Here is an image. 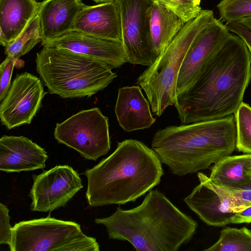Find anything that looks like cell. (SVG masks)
<instances>
[{"instance_id": "6da1fadb", "label": "cell", "mask_w": 251, "mask_h": 251, "mask_svg": "<svg viewBox=\"0 0 251 251\" xmlns=\"http://www.w3.org/2000/svg\"><path fill=\"white\" fill-rule=\"evenodd\" d=\"M251 78V54L245 41L229 33L192 85L174 105L182 125L216 120L236 112Z\"/></svg>"}, {"instance_id": "7a4b0ae2", "label": "cell", "mask_w": 251, "mask_h": 251, "mask_svg": "<svg viewBox=\"0 0 251 251\" xmlns=\"http://www.w3.org/2000/svg\"><path fill=\"white\" fill-rule=\"evenodd\" d=\"M95 222L105 226L109 239L128 241L138 251H177L198 226L157 190L148 192L140 205L128 210L118 207Z\"/></svg>"}, {"instance_id": "3957f363", "label": "cell", "mask_w": 251, "mask_h": 251, "mask_svg": "<svg viewBox=\"0 0 251 251\" xmlns=\"http://www.w3.org/2000/svg\"><path fill=\"white\" fill-rule=\"evenodd\" d=\"M164 174L156 152L142 142L126 139L84 175L89 205L98 207L134 202L158 185Z\"/></svg>"}, {"instance_id": "277c9868", "label": "cell", "mask_w": 251, "mask_h": 251, "mask_svg": "<svg viewBox=\"0 0 251 251\" xmlns=\"http://www.w3.org/2000/svg\"><path fill=\"white\" fill-rule=\"evenodd\" d=\"M236 144L235 116L231 115L160 129L152 137L151 149L173 174L183 176L231 155Z\"/></svg>"}, {"instance_id": "5b68a950", "label": "cell", "mask_w": 251, "mask_h": 251, "mask_svg": "<svg viewBox=\"0 0 251 251\" xmlns=\"http://www.w3.org/2000/svg\"><path fill=\"white\" fill-rule=\"evenodd\" d=\"M35 62L49 93L63 98L91 97L117 76L106 63L65 49L43 47Z\"/></svg>"}, {"instance_id": "8992f818", "label": "cell", "mask_w": 251, "mask_h": 251, "mask_svg": "<svg viewBox=\"0 0 251 251\" xmlns=\"http://www.w3.org/2000/svg\"><path fill=\"white\" fill-rule=\"evenodd\" d=\"M214 18L212 10L201 11L195 18L186 23L165 50L137 78L136 83L143 89L151 112L160 117L176 101L179 71L189 49L200 33Z\"/></svg>"}, {"instance_id": "52a82bcc", "label": "cell", "mask_w": 251, "mask_h": 251, "mask_svg": "<svg viewBox=\"0 0 251 251\" xmlns=\"http://www.w3.org/2000/svg\"><path fill=\"white\" fill-rule=\"evenodd\" d=\"M10 251H99L96 239L80 225L47 217L22 221L12 228Z\"/></svg>"}, {"instance_id": "ba28073f", "label": "cell", "mask_w": 251, "mask_h": 251, "mask_svg": "<svg viewBox=\"0 0 251 251\" xmlns=\"http://www.w3.org/2000/svg\"><path fill=\"white\" fill-rule=\"evenodd\" d=\"M54 136L88 160L96 161L110 149L108 119L97 107L81 110L57 123Z\"/></svg>"}, {"instance_id": "9c48e42d", "label": "cell", "mask_w": 251, "mask_h": 251, "mask_svg": "<svg viewBox=\"0 0 251 251\" xmlns=\"http://www.w3.org/2000/svg\"><path fill=\"white\" fill-rule=\"evenodd\" d=\"M121 20L122 44L127 61L150 66L155 57L150 38V15L153 0H117Z\"/></svg>"}, {"instance_id": "30bf717a", "label": "cell", "mask_w": 251, "mask_h": 251, "mask_svg": "<svg viewBox=\"0 0 251 251\" xmlns=\"http://www.w3.org/2000/svg\"><path fill=\"white\" fill-rule=\"evenodd\" d=\"M32 178V211L50 212L63 207L83 187L78 173L67 165H56Z\"/></svg>"}, {"instance_id": "8fae6325", "label": "cell", "mask_w": 251, "mask_h": 251, "mask_svg": "<svg viewBox=\"0 0 251 251\" xmlns=\"http://www.w3.org/2000/svg\"><path fill=\"white\" fill-rule=\"evenodd\" d=\"M46 93L42 82L37 76L27 72L17 75L1 101L0 118L2 125L11 129L30 124L41 108Z\"/></svg>"}, {"instance_id": "7c38bea8", "label": "cell", "mask_w": 251, "mask_h": 251, "mask_svg": "<svg viewBox=\"0 0 251 251\" xmlns=\"http://www.w3.org/2000/svg\"><path fill=\"white\" fill-rule=\"evenodd\" d=\"M221 20L214 18L189 49L180 68L177 95L188 89L229 33Z\"/></svg>"}, {"instance_id": "4fadbf2b", "label": "cell", "mask_w": 251, "mask_h": 251, "mask_svg": "<svg viewBox=\"0 0 251 251\" xmlns=\"http://www.w3.org/2000/svg\"><path fill=\"white\" fill-rule=\"evenodd\" d=\"M198 176L200 184L184 198L185 202L208 226H223L230 224L235 212L229 197L203 173L199 172Z\"/></svg>"}, {"instance_id": "5bb4252c", "label": "cell", "mask_w": 251, "mask_h": 251, "mask_svg": "<svg viewBox=\"0 0 251 251\" xmlns=\"http://www.w3.org/2000/svg\"><path fill=\"white\" fill-rule=\"evenodd\" d=\"M43 47L65 49L103 61L112 68L127 62L122 42L72 30L55 38L41 42Z\"/></svg>"}, {"instance_id": "9a60e30c", "label": "cell", "mask_w": 251, "mask_h": 251, "mask_svg": "<svg viewBox=\"0 0 251 251\" xmlns=\"http://www.w3.org/2000/svg\"><path fill=\"white\" fill-rule=\"evenodd\" d=\"M45 150L23 136L3 135L0 139V170L6 173L45 168Z\"/></svg>"}, {"instance_id": "2e32d148", "label": "cell", "mask_w": 251, "mask_h": 251, "mask_svg": "<svg viewBox=\"0 0 251 251\" xmlns=\"http://www.w3.org/2000/svg\"><path fill=\"white\" fill-rule=\"evenodd\" d=\"M73 29L122 42L121 16L117 1L85 5L77 15Z\"/></svg>"}, {"instance_id": "e0dca14e", "label": "cell", "mask_w": 251, "mask_h": 251, "mask_svg": "<svg viewBox=\"0 0 251 251\" xmlns=\"http://www.w3.org/2000/svg\"><path fill=\"white\" fill-rule=\"evenodd\" d=\"M150 105L140 86L120 88L115 108L119 125L126 132L150 127L156 121Z\"/></svg>"}, {"instance_id": "ac0fdd59", "label": "cell", "mask_w": 251, "mask_h": 251, "mask_svg": "<svg viewBox=\"0 0 251 251\" xmlns=\"http://www.w3.org/2000/svg\"><path fill=\"white\" fill-rule=\"evenodd\" d=\"M85 6L81 0H44L40 2L37 15L43 33L42 41L55 38L73 30L78 14Z\"/></svg>"}, {"instance_id": "d6986e66", "label": "cell", "mask_w": 251, "mask_h": 251, "mask_svg": "<svg viewBox=\"0 0 251 251\" xmlns=\"http://www.w3.org/2000/svg\"><path fill=\"white\" fill-rule=\"evenodd\" d=\"M209 178L215 185L228 191L251 189V154L221 159L212 167Z\"/></svg>"}, {"instance_id": "ffe728a7", "label": "cell", "mask_w": 251, "mask_h": 251, "mask_svg": "<svg viewBox=\"0 0 251 251\" xmlns=\"http://www.w3.org/2000/svg\"><path fill=\"white\" fill-rule=\"evenodd\" d=\"M35 0H0V44L6 47L37 15Z\"/></svg>"}, {"instance_id": "44dd1931", "label": "cell", "mask_w": 251, "mask_h": 251, "mask_svg": "<svg viewBox=\"0 0 251 251\" xmlns=\"http://www.w3.org/2000/svg\"><path fill=\"white\" fill-rule=\"evenodd\" d=\"M185 23L166 7L153 0L150 15V38L152 52L156 58L170 45Z\"/></svg>"}, {"instance_id": "7402d4cb", "label": "cell", "mask_w": 251, "mask_h": 251, "mask_svg": "<svg viewBox=\"0 0 251 251\" xmlns=\"http://www.w3.org/2000/svg\"><path fill=\"white\" fill-rule=\"evenodd\" d=\"M43 39V30L39 17L37 15L20 34L5 47L4 53L7 56L18 60L28 53Z\"/></svg>"}, {"instance_id": "603a6c76", "label": "cell", "mask_w": 251, "mask_h": 251, "mask_svg": "<svg viewBox=\"0 0 251 251\" xmlns=\"http://www.w3.org/2000/svg\"><path fill=\"white\" fill-rule=\"evenodd\" d=\"M205 251H251V230L245 227L224 228L218 240Z\"/></svg>"}, {"instance_id": "cb8c5ba5", "label": "cell", "mask_w": 251, "mask_h": 251, "mask_svg": "<svg viewBox=\"0 0 251 251\" xmlns=\"http://www.w3.org/2000/svg\"><path fill=\"white\" fill-rule=\"evenodd\" d=\"M234 116L236 127V148L239 151L251 154V107L242 102Z\"/></svg>"}, {"instance_id": "d4e9b609", "label": "cell", "mask_w": 251, "mask_h": 251, "mask_svg": "<svg viewBox=\"0 0 251 251\" xmlns=\"http://www.w3.org/2000/svg\"><path fill=\"white\" fill-rule=\"evenodd\" d=\"M217 7L220 19L226 23L251 16V0H222Z\"/></svg>"}, {"instance_id": "484cf974", "label": "cell", "mask_w": 251, "mask_h": 251, "mask_svg": "<svg viewBox=\"0 0 251 251\" xmlns=\"http://www.w3.org/2000/svg\"><path fill=\"white\" fill-rule=\"evenodd\" d=\"M186 23L197 17L202 9L190 0H159Z\"/></svg>"}, {"instance_id": "4316f807", "label": "cell", "mask_w": 251, "mask_h": 251, "mask_svg": "<svg viewBox=\"0 0 251 251\" xmlns=\"http://www.w3.org/2000/svg\"><path fill=\"white\" fill-rule=\"evenodd\" d=\"M21 60H16L7 56L0 65V101H1L6 96L11 86V78L13 68L17 65V63Z\"/></svg>"}, {"instance_id": "83f0119b", "label": "cell", "mask_w": 251, "mask_h": 251, "mask_svg": "<svg viewBox=\"0 0 251 251\" xmlns=\"http://www.w3.org/2000/svg\"><path fill=\"white\" fill-rule=\"evenodd\" d=\"M9 209L6 205L0 203V244H11L12 228L10 225Z\"/></svg>"}, {"instance_id": "f1b7e54d", "label": "cell", "mask_w": 251, "mask_h": 251, "mask_svg": "<svg viewBox=\"0 0 251 251\" xmlns=\"http://www.w3.org/2000/svg\"><path fill=\"white\" fill-rule=\"evenodd\" d=\"M221 189L229 197L232 208L234 212H236L251 205V189L230 191L223 188Z\"/></svg>"}, {"instance_id": "f546056e", "label": "cell", "mask_w": 251, "mask_h": 251, "mask_svg": "<svg viewBox=\"0 0 251 251\" xmlns=\"http://www.w3.org/2000/svg\"><path fill=\"white\" fill-rule=\"evenodd\" d=\"M225 25L229 31L237 35L245 41L251 54V30L235 22L227 23Z\"/></svg>"}, {"instance_id": "4dcf8cb0", "label": "cell", "mask_w": 251, "mask_h": 251, "mask_svg": "<svg viewBox=\"0 0 251 251\" xmlns=\"http://www.w3.org/2000/svg\"><path fill=\"white\" fill-rule=\"evenodd\" d=\"M250 223H251V205L235 212L230 221V224Z\"/></svg>"}, {"instance_id": "1f68e13d", "label": "cell", "mask_w": 251, "mask_h": 251, "mask_svg": "<svg viewBox=\"0 0 251 251\" xmlns=\"http://www.w3.org/2000/svg\"><path fill=\"white\" fill-rule=\"evenodd\" d=\"M236 22L244 25L251 30V16L243 18Z\"/></svg>"}, {"instance_id": "d6a6232c", "label": "cell", "mask_w": 251, "mask_h": 251, "mask_svg": "<svg viewBox=\"0 0 251 251\" xmlns=\"http://www.w3.org/2000/svg\"><path fill=\"white\" fill-rule=\"evenodd\" d=\"M94 2L100 3L102 2H105L108 1H116L117 0H92Z\"/></svg>"}, {"instance_id": "836d02e7", "label": "cell", "mask_w": 251, "mask_h": 251, "mask_svg": "<svg viewBox=\"0 0 251 251\" xmlns=\"http://www.w3.org/2000/svg\"><path fill=\"white\" fill-rule=\"evenodd\" d=\"M192 1H193L195 4L200 5V3L199 2L198 0H190Z\"/></svg>"}, {"instance_id": "e575fe53", "label": "cell", "mask_w": 251, "mask_h": 251, "mask_svg": "<svg viewBox=\"0 0 251 251\" xmlns=\"http://www.w3.org/2000/svg\"><path fill=\"white\" fill-rule=\"evenodd\" d=\"M201 0H198V1H199V2L200 3H201Z\"/></svg>"}, {"instance_id": "d590c367", "label": "cell", "mask_w": 251, "mask_h": 251, "mask_svg": "<svg viewBox=\"0 0 251 251\" xmlns=\"http://www.w3.org/2000/svg\"></svg>"}]
</instances>
